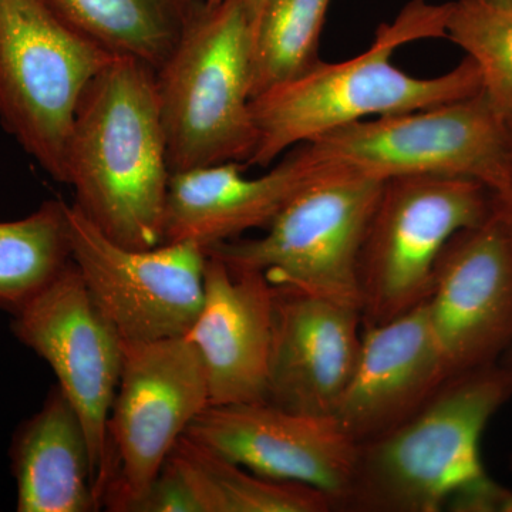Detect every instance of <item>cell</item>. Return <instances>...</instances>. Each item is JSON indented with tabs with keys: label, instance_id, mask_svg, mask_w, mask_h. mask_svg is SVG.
<instances>
[{
	"label": "cell",
	"instance_id": "d6986e66",
	"mask_svg": "<svg viewBox=\"0 0 512 512\" xmlns=\"http://www.w3.org/2000/svg\"><path fill=\"white\" fill-rule=\"evenodd\" d=\"M74 29L114 57L163 66L204 0H49Z\"/></svg>",
	"mask_w": 512,
	"mask_h": 512
},
{
	"label": "cell",
	"instance_id": "ac0fdd59",
	"mask_svg": "<svg viewBox=\"0 0 512 512\" xmlns=\"http://www.w3.org/2000/svg\"><path fill=\"white\" fill-rule=\"evenodd\" d=\"M10 460L19 512L100 510L86 430L57 384L16 430Z\"/></svg>",
	"mask_w": 512,
	"mask_h": 512
},
{
	"label": "cell",
	"instance_id": "44dd1931",
	"mask_svg": "<svg viewBox=\"0 0 512 512\" xmlns=\"http://www.w3.org/2000/svg\"><path fill=\"white\" fill-rule=\"evenodd\" d=\"M66 208L49 200L22 220L0 222V311L16 315L72 262Z\"/></svg>",
	"mask_w": 512,
	"mask_h": 512
},
{
	"label": "cell",
	"instance_id": "ba28073f",
	"mask_svg": "<svg viewBox=\"0 0 512 512\" xmlns=\"http://www.w3.org/2000/svg\"><path fill=\"white\" fill-rule=\"evenodd\" d=\"M493 192L468 178L412 175L384 181L359 261L363 325L426 302L448 241L491 217Z\"/></svg>",
	"mask_w": 512,
	"mask_h": 512
},
{
	"label": "cell",
	"instance_id": "83f0119b",
	"mask_svg": "<svg viewBox=\"0 0 512 512\" xmlns=\"http://www.w3.org/2000/svg\"><path fill=\"white\" fill-rule=\"evenodd\" d=\"M491 3H497V5L510 6L512 5V0H488Z\"/></svg>",
	"mask_w": 512,
	"mask_h": 512
},
{
	"label": "cell",
	"instance_id": "9a60e30c",
	"mask_svg": "<svg viewBox=\"0 0 512 512\" xmlns=\"http://www.w3.org/2000/svg\"><path fill=\"white\" fill-rule=\"evenodd\" d=\"M447 380L423 302L363 325L359 359L333 416L356 443H366L409 420Z\"/></svg>",
	"mask_w": 512,
	"mask_h": 512
},
{
	"label": "cell",
	"instance_id": "8fae6325",
	"mask_svg": "<svg viewBox=\"0 0 512 512\" xmlns=\"http://www.w3.org/2000/svg\"><path fill=\"white\" fill-rule=\"evenodd\" d=\"M12 330L52 367L86 430L96 481L123 366V339L100 311L73 261L16 315ZM97 495V494H96Z\"/></svg>",
	"mask_w": 512,
	"mask_h": 512
},
{
	"label": "cell",
	"instance_id": "3957f363",
	"mask_svg": "<svg viewBox=\"0 0 512 512\" xmlns=\"http://www.w3.org/2000/svg\"><path fill=\"white\" fill-rule=\"evenodd\" d=\"M450 2L413 0L377 29L366 52L308 73L251 101L258 143L248 167H269L292 148L357 121L427 109L483 92L480 70L466 56L441 76L419 79L392 63L394 50L423 39H446Z\"/></svg>",
	"mask_w": 512,
	"mask_h": 512
},
{
	"label": "cell",
	"instance_id": "7c38bea8",
	"mask_svg": "<svg viewBox=\"0 0 512 512\" xmlns=\"http://www.w3.org/2000/svg\"><path fill=\"white\" fill-rule=\"evenodd\" d=\"M185 436L258 476L316 488L342 507L360 444L335 416L289 412L269 402L210 404Z\"/></svg>",
	"mask_w": 512,
	"mask_h": 512
},
{
	"label": "cell",
	"instance_id": "4fadbf2b",
	"mask_svg": "<svg viewBox=\"0 0 512 512\" xmlns=\"http://www.w3.org/2000/svg\"><path fill=\"white\" fill-rule=\"evenodd\" d=\"M426 308L448 379L498 365L512 343V242L493 217L448 241Z\"/></svg>",
	"mask_w": 512,
	"mask_h": 512
},
{
	"label": "cell",
	"instance_id": "2e32d148",
	"mask_svg": "<svg viewBox=\"0 0 512 512\" xmlns=\"http://www.w3.org/2000/svg\"><path fill=\"white\" fill-rule=\"evenodd\" d=\"M274 336V286L261 272L208 255L204 298L185 336L200 352L210 404L266 402Z\"/></svg>",
	"mask_w": 512,
	"mask_h": 512
},
{
	"label": "cell",
	"instance_id": "d4e9b609",
	"mask_svg": "<svg viewBox=\"0 0 512 512\" xmlns=\"http://www.w3.org/2000/svg\"><path fill=\"white\" fill-rule=\"evenodd\" d=\"M507 171L503 185L493 192L491 198V217L494 218L512 242V121L508 123Z\"/></svg>",
	"mask_w": 512,
	"mask_h": 512
},
{
	"label": "cell",
	"instance_id": "6da1fadb",
	"mask_svg": "<svg viewBox=\"0 0 512 512\" xmlns=\"http://www.w3.org/2000/svg\"><path fill=\"white\" fill-rule=\"evenodd\" d=\"M512 396L501 365L451 377L399 427L360 444L340 510L512 512V493L485 471L481 439Z\"/></svg>",
	"mask_w": 512,
	"mask_h": 512
},
{
	"label": "cell",
	"instance_id": "484cf974",
	"mask_svg": "<svg viewBox=\"0 0 512 512\" xmlns=\"http://www.w3.org/2000/svg\"><path fill=\"white\" fill-rule=\"evenodd\" d=\"M504 362L501 367H503L504 372L507 373L508 379H510V383L512 386V343L510 348L507 349V352L504 353Z\"/></svg>",
	"mask_w": 512,
	"mask_h": 512
},
{
	"label": "cell",
	"instance_id": "e0dca14e",
	"mask_svg": "<svg viewBox=\"0 0 512 512\" xmlns=\"http://www.w3.org/2000/svg\"><path fill=\"white\" fill-rule=\"evenodd\" d=\"M247 167L231 161L171 175L164 244L194 242L208 249L266 229L320 171L299 147L259 177H247Z\"/></svg>",
	"mask_w": 512,
	"mask_h": 512
},
{
	"label": "cell",
	"instance_id": "cb8c5ba5",
	"mask_svg": "<svg viewBox=\"0 0 512 512\" xmlns=\"http://www.w3.org/2000/svg\"><path fill=\"white\" fill-rule=\"evenodd\" d=\"M128 512H204V508L181 471L165 460Z\"/></svg>",
	"mask_w": 512,
	"mask_h": 512
},
{
	"label": "cell",
	"instance_id": "9c48e42d",
	"mask_svg": "<svg viewBox=\"0 0 512 512\" xmlns=\"http://www.w3.org/2000/svg\"><path fill=\"white\" fill-rule=\"evenodd\" d=\"M208 406L207 372L190 340L123 342L106 460L96 481L101 507L128 512L192 420Z\"/></svg>",
	"mask_w": 512,
	"mask_h": 512
},
{
	"label": "cell",
	"instance_id": "ffe728a7",
	"mask_svg": "<svg viewBox=\"0 0 512 512\" xmlns=\"http://www.w3.org/2000/svg\"><path fill=\"white\" fill-rule=\"evenodd\" d=\"M167 460L191 485L204 512H326L335 508L332 498L316 488L258 476L185 434Z\"/></svg>",
	"mask_w": 512,
	"mask_h": 512
},
{
	"label": "cell",
	"instance_id": "5bb4252c",
	"mask_svg": "<svg viewBox=\"0 0 512 512\" xmlns=\"http://www.w3.org/2000/svg\"><path fill=\"white\" fill-rule=\"evenodd\" d=\"M362 332L359 306L274 286L266 402L333 416L359 359Z\"/></svg>",
	"mask_w": 512,
	"mask_h": 512
},
{
	"label": "cell",
	"instance_id": "603a6c76",
	"mask_svg": "<svg viewBox=\"0 0 512 512\" xmlns=\"http://www.w3.org/2000/svg\"><path fill=\"white\" fill-rule=\"evenodd\" d=\"M446 39L477 64L483 93L507 123L512 121V5L488 0L450 2Z\"/></svg>",
	"mask_w": 512,
	"mask_h": 512
},
{
	"label": "cell",
	"instance_id": "277c9868",
	"mask_svg": "<svg viewBox=\"0 0 512 512\" xmlns=\"http://www.w3.org/2000/svg\"><path fill=\"white\" fill-rule=\"evenodd\" d=\"M156 90L171 174L231 161L247 164L258 143L247 0H204L156 70Z\"/></svg>",
	"mask_w": 512,
	"mask_h": 512
},
{
	"label": "cell",
	"instance_id": "30bf717a",
	"mask_svg": "<svg viewBox=\"0 0 512 512\" xmlns=\"http://www.w3.org/2000/svg\"><path fill=\"white\" fill-rule=\"evenodd\" d=\"M66 212L73 264L123 342L185 338L204 298L205 249L194 242L127 248L76 205Z\"/></svg>",
	"mask_w": 512,
	"mask_h": 512
},
{
	"label": "cell",
	"instance_id": "5b68a950",
	"mask_svg": "<svg viewBox=\"0 0 512 512\" xmlns=\"http://www.w3.org/2000/svg\"><path fill=\"white\" fill-rule=\"evenodd\" d=\"M259 238L205 249L231 269L264 274L274 286L360 308L359 261L382 181L319 165Z\"/></svg>",
	"mask_w": 512,
	"mask_h": 512
},
{
	"label": "cell",
	"instance_id": "7402d4cb",
	"mask_svg": "<svg viewBox=\"0 0 512 512\" xmlns=\"http://www.w3.org/2000/svg\"><path fill=\"white\" fill-rule=\"evenodd\" d=\"M330 0H264L252 15V99L313 69Z\"/></svg>",
	"mask_w": 512,
	"mask_h": 512
},
{
	"label": "cell",
	"instance_id": "52a82bcc",
	"mask_svg": "<svg viewBox=\"0 0 512 512\" xmlns=\"http://www.w3.org/2000/svg\"><path fill=\"white\" fill-rule=\"evenodd\" d=\"M508 123L483 92L427 109L357 121L298 146L315 165L384 181L412 175L505 180Z\"/></svg>",
	"mask_w": 512,
	"mask_h": 512
},
{
	"label": "cell",
	"instance_id": "8992f818",
	"mask_svg": "<svg viewBox=\"0 0 512 512\" xmlns=\"http://www.w3.org/2000/svg\"><path fill=\"white\" fill-rule=\"evenodd\" d=\"M113 57L49 0H0V123L59 183L79 101Z\"/></svg>",
	"mask_w": 512,
	"mask_h": 512
},
{
	"label": "cell",
	"instance_id": "7a4b0ae2",
	"mask_svg": "<svg viewBox=\"0 0 512 512\" xmlns=\"http://www.w3.org/2000/svg\"><path fill=\"white\" fill-rule=\"evenodd\" d=\"M156 72L113 57L84 90L67 143L63 184L73 204L127 248L164 244L171 181Z\"/></svg>",
	"mask_w": 512,
	"mask_h": 512
},
{
	"label": "cell",
	"instance_id": "4316f807",
	"mask_svg": "<svg viewBox=\"0 0 512 512\" xmlns=\"http://www.w3.org/2000/svg\"><path fill=\"white\" fill-rule=\"evenodd\" d=\"M220 2H222V0H205V3H207V5H217V3ZM247 2L249 3V8H251L252 10V15H254L256 9H258L259 6H261V3L264 2V0H247Z\"/></svg>",
	"mask_w": 512,
	"mask_h": 512
}]
</instances>
